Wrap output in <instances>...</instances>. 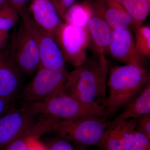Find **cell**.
I'll list each match as a JSON object with an SVG mask.
<instances>
[{"mask_svg":"<svg viewBox=\"0 0 150 150\" xmlns=\"http://www.w3.org/2000/svg\"><path fill=\"white\" fill-rule=\"evenodd\" d=\"M107 52L113 59L126 65L145 68L144 58L137 52L130 30L112 29Z\"/></svg>","mask_w":150,"mask_h":150,"instance_id":"cell-12","label":"cell"},{"mask_svg":"<svg viewBox=\"0 0 150 150\" xmlns=\"http://www.w3.org/2000/svg\"><path fill=\"white\" fill-rule=\"evenodd\" d=\"M90 6L91 13L87 26L90 44L97 56H105L111 40L112 29L105 18L101 3L96 8Z\"/></svg>","mask_w":150,"mask_h":150,"instance_id":"cell-13","label":"cell"},{"mask_svg":"<svg viewBox=\"0 0 150 150\" xmlns=\"http://www.w3.org/2000/svg\"><path fill=\"white\" fill-rule=\"evenodd\" d=\"M9 31L0 29V51L5 48L8 41Z\"/></svg>","mask_w":150,"mask_h":150,"instance_id":"cell-27","label":"cell"},{"mask_svg":"<svg viewBox=\"0 0 150 150\" xmlns=\"http://www.w3.org/2000/svg\"><path fill=\"white\" fill-rule=\"evenodd\" d=\"M137 119L110 122L99 146L103 150H129L136 142Z\"/></svg>","mask_w":150,"mask_h":150,"instance_id":"cell-11","label":"cell"},{"mask_svg":"<svg viewBox=\"0 0 150 150\" xmlns=\"http://www.w3.org/2000/svg\"><path fill=\"white\" fill-rule=\"evenodd\" d=\"M10 4L8 0H0V7Z\"/></svg>","mask_w":150,"mask_h":150,"instance_id":"cell-30","label":"cell"},{"mask_svg":"<svg viewBox=\"0 0 150 150\" xmlns=\"http://www.w3.org/2000/svg\"><path fill=\"white\" fill-rule=\"evenodd\" d=\"M30 150H47L46 147L41 144L39 141H38Z\"/></svg>","mask_w":150,"mask_h":150,"instance_id":"cell-29","label":"cell"},{"mask_svg":"<svg viewBox=\"0 0 150 150\" xmlns=\"http://www.w3.org/2000/svg\"><path fill=\"white\" fill-rule=\"evenodd\" d=\"M108 70L105 56L88 58L83 64L69 73L63 91L80 102L105 105Z\"/></svg>","mask_w":150,"mask_h":150,"instance_id":"cell-1","label":"cell"},{"mask_svg":"<svg viewBox=\"0 0 150 150\" xmlns=\"http://www.w3.org/2000/svg\"><path fill=\"white\" fill-rule=\"evenodd\" d=\"M136 142L129 150H150V139L136 130Z\"/></svg>","mask_w":150,"mask_h":150,"instance_id":"cell-23","label":"cell"},{"mask_svg":"<svg viewBox=\"0 0 150 150\" xmlns=\"http://www.w3.org/2000/svg\"><path fill=\"white\" fill-rule=\"evenodd\" d=\"M14 102L9 101L0 97V118L14 108Z\"/></svg>","mask_w":150,"mask_h":150,"instance_id":"cell-26","label":"cell"},{"mask_svg":"<svg viewBox=\"0 0 150 150\" xmlns=\"http://www.w3.org/2000/svg\"><path fill=\"white\" fill-rule=\"evenodd\" d=\"M47 150H87V148L61 139L55 140L46 147Z\"/></svg>","mask_w":150,"mask_h":150,"instance_id":"cell-22","label":"cell"},{"mask_svg":"<svg viewBox=\"0 0 150 150\" xmlns=\"http://www.w3.org/2000/svg\"><path fill=\"white\" fill-rule=\"evenodd\" d=\"M19 13L25 27L37 44L40 55V66L54 70L66 69L64 55L55 38L35 23L25 8L20 11Z\"/></svg>","mask_w":150,"mask_h":150,"instance_id":"cell-5","label":"cell"},{"mask_svg":"<svg viewBox=\"0 0 150 150\" xmlns=\"http://www.w3.org/2000/svg\"><path fill=\"white\" fill-rule=\"evenodd\" d=\"M150 113V81L130 101L113 121L136 119Z\"/></svg>","mask_w":150,"mask_h":150,"instance_id":"cell-17","label":"cell"},{"mask_svg":"<svg viewBox=\"0 0 150 150\" xmlns=\"http://www.w3.org/2000/svg\"><path fill=\"white\" fill-rule=\"evenodd\" d=\"M40 115L38 121L23 135L4 150H30L42 135L51 132L58 120L46 115Z\"/></svg>","mask_w":150,"mask_h":150,"instance_id":"cell-15","label":"cell"},{"mask_svg":"<svg viewBox=\"0 0 150 150\" xmlns=\"http://www.w3.org/2000/svg\"><path fill=\"white\" fill-rule=\"evenodd\" d=\"M107 117H90L59 120L51 132L61 139L87 148L94 146L99 147L105 130L110 122Z\"/></svg>","mask_w":150,"mask_h":150,"instance_id":"cell-4","label":"cell"},{"mask_svg":"<svg viewBox=\"0 0 150 150\" xmlns=\"http://www.w3.org/2000/svg\"><path fill=\"white\" fill-rule=\"evenodd\" d=\"M135 44L136 50L144 58L150 56V28L141 25L135 30Z\"/></svg>","mask_w":150,"mask_h":150,"instance_id":"cell-20","label":"cell"},{"mask_svg":"<svg viewBox=\"0 0 150 150\" xmlns=\"http://www.w3.org/2000/svg\"><path fill=\"white\" fill-rule=\"evenodd\" d=\"M29 11L35 23L55 39L63 22L54 4L50 0H32Z\"/></svg>","mask_w":150,"mask_h":150,"instance_id":"cell-14","label":"cell"},{"mask_svg":"<svg viewBox=\"0 0 150 150\" xmlns=\"http://www.w3.org/2000/svg\"><path fill=\"white\" fill-rule=\"evenodd\" d=\"M38 115L30 103L13 108L0 118V150H4L21 137L36 122Z\"/></svg>","mask_w":150,"mask_h":150,"instance_id":"cell-8","label":"cell"},{"mask_svg":"<svg viewBox=\"0 0 150 150\" xmlns=\"http://www.w3.org/2000/svg\"><path fill=\"white\" fill-rule=\"evenodd\" d=\"M19 14L10 4L0 7V29L9 31L11 29L18 21Z\"/></svg>","mask_w":150,"mask_h":150,"instance_id":"cell-21","label":"cell"},{"mask_svg":"<svg viewBox=\"0 0 150 150\" xmlns=\"http://www.w3.org/2000/svg\"><path fill=\"white\" fill-rule=\"evenodd\" d=\"M55 40L66 62L76 68L86 62L87 51L90 44L87 28L76 27L63 23L56 33Z\"/></svg>","mask_w":150,"mask_h":150,"instance_id":"cell-7","label":"cell"},{"mask_svg":"<svg viewBox=\"0 0 150 150\" xmlns=\"http://www.w3.org/2000/svg\"><path fill=\"white\" fill-rule=\"evenodd\" d=\"M35 76L21 93L27 103L42 101L63 91L68 72L66 69L54 70L39 66Z\"/></svg>","mask_w":150,"mask_h":150,"instance_id":"cell-6","label":"cell"},{"mask_svg":"<svg viewBox=\"0 0 150 150\" xmlns=\"http://www.w3.org/2000/svg\"><path fill=\"white\" fill-rule=\"evenodd\" d=\"M136 130L150 139V113L142 115L137 119Z\"/></svg>","mask_w":150,"mask_h":150,"instance_id":"cell-24","label":"cell"},{"mask_svg":"<svg viewBox=\"0 0 150 150\" xmlns=\"http://www.w3.org/2000/svg\"><path fill=\"white\" fill-rule=\"evenodd\" d=\"M30 103L38 115H46L60 121L110 116L104 104L80 102L65 93L64 91L45 100Z\"/></svg>","mask_w":150,"mask_h":150,"instance_id":"cell-3","label":"cell"},{"mask_svg":"<svg viewBox=\"0 0 150 150\" xmlns=\"http://www.w3.org/2000/svg\"><path fill=\"white\" fill-rule=\"evenodd\" d=\"M124 8L132 18L134 29L142 25L150 11V0H121Z\"/></svg>","mask_w":150,"mask_h":150,"instance_id":"cell-18","label":"cell"},{"mask_svg":"<svg viewBox=\"0 0 150 150\" xmlns=\"http://www.w3.org/2000/svg\"><path fill=\"white\" fill-rule=\"evenodd\" d=\"M12 40L11 48L17 66L21 73L31 74L40 66V55L35 40L22 22Z\"/></svg>","mask_w":150,"mask_h":150,"instance_id":"cell-9","label":"cell"},{"mask_svg":"<svg viewBox=\"0 0 150 150\" xmlns=\"http://www.w3.org/2000/svg\"><path fill=\"white\" fill-rule=\"evenodd\" d=\"M91 13L90 6L87 4H74L67 10L63 19L73 26L87 28Z\"/></svg>","mask_w":150,"mask_h":150,"instance_id":"cell-19","label":"cell"},{"mask_svg":"<svg viewBox=\"0 0 150 150\" xmlns=\"http://www.w3.org/2000/svg\"><path fill=\"white\" fill-rule=\"evenodd\" d=\"M76 0H56L52 2L61 18H64L66 12L73 5Z\"/></svg>","mask_w":150,"mask_h":150,"instance_id":"cell-25","label":"cell"},{"mask_svg":"<svg viewBox=\"0 0 150 150\" xmlns=\"http://www.w3.org/2000/svg\"><path fill=\"white\" fill-rule=\"evenodd\" d=\"M29 0H8L9 3L11 5L14 7L18 13L20 11L25 8V6Z\"/></svg>","mask_w":150,"mask_h":150,"instance_id":"cell-28","label":"cell"},{"mask_svg":"<svg viewBox=\"0 0 150 150\" xmlns=\"http://www.w3.org/2000/svg\"><path fill=\"white\" fill-rule=\"evenodd\" d=\"M101 4L105 18L111 29H134L133 19L121 0H102Z\"/></svg>","mask_w":150,"mask_h":150,"instance_id":"cell-16","label":"cell"},{"mask_svg":"<svg viewBox=\"0 0 150 150\" xmlns=\"http://www.w3.org/2000/svg\"><path fill=\"white\" fill-rule=\"evenodd\" d=\"M150 81L149 74L145 68L125 65L111 69L105 104L110 115L125 107Z\"/></svg>","mask_w":150,"mask_h":150,"instance_id":"cell-2","label":"cell"},{"mask_svg":"<svg viewBox=\"0 0 150 150\" xmlns=\"http://www.w3.org/2000/svg\"><path fill=\"white\" fill-rule=\"evenodd\" d=\"M11 46L0 51V97L14 102L22 84V76Z\"/></svg>","mask_w":150,"mask_h":150,"instance_id":"cell-10","label":"cell"},{"mask_svg":"<svg viewBox=\"0 0 150 150\" xmlns=\"http://www.w3.org/2000/svg\"><path fill=\"white\" fill-rule=\"evenodd\" d=\"M50 1H51L52 2H53L54 1H56V0H50Z\"/></svg>","mask_w":150,"mask_h":150,"instance_id":"cell-31","label":"cell"}]
</instances>
